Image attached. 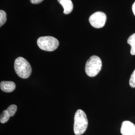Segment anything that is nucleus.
I'll return each mask as SVG.
<instances>
[{
    "instance_id": "f257e3e1",
    "label": "nucleus",
    "mask_w": 135,
    "mask_h": 135,
    "mask_svg": "<svg viewBox=\"0 0 135 135\" xmlns=\"http://www.w3.org/2000/svg\"><path fill=\"white\" fill-rule=\"evenodd\" d=\"M88 125L87 115L82 110H78L74 117V132L76 135H81L86 131Z\"/></svg>"
},
{
    "instance_id": "f03ea898",
    "label": "nucleus",
    "mask_w": 135,
    "mask_h": 135,
    "mask_svg": "<svg viewBox=\"0 0 135 135\" xmlns=\"http://www.w3.org/2000/svg\"><path fill=\"white\" fill-rule=\"evenodd\" d=\"M14 69L17 75L22 79L28 78L32 73V68L30 63L23 57H18L16 59Z\"/></svg>"
},
{
    "instance_id": "7ed1b4c3",
    "label": "nucleus",
    "mask_w": 135,
    "mask_h": 135,
    "mask_svg": "<svg viewBox=\"0 0 135 135\" xmlns=\"http://www.w3.org/2000/svg\"><path fill=\"white\" fill-rule=\"evenodd\" d=\"M102 67L101 60L97 56H92L87 61L85 66V72L89 77H93L100 72Z\"/></svg>"
},
{
    "instance_id": "20e7f679",
    "label": "nucleus",
    "mask_w": 135,
    "mask_h": 135,
    "mask_svg": "<svg viewBox=\"0 0 135 135\" xmlns=\"http://www.w3.org/2000/svg\"><path fill=\"white\" fill-rule=\"evenodd\" d=\"M37 45L42 50L52 52L58 48L59 42L57 39L53 37L45 36L38 39Z\"/></svg>"
},
{
    "instance_id": "39448f33",
    "label": "nucleus",
    "mask_w": 135,
    "mask_h": 135,
    "mask_svg": "<svg viewBox=\"0 0 135 135\" xmlns=\"http://www.w3.org/2000/svg\"><path fill=\"white\" fill-rule=\"evenodd\" d=\"M106 15L102 12H97L89 18V22L95 28H103L106 24Z\"/></svg>"
},
{
    "instance_id": "423d86ee",
    "label": "nucleus",
    "mask_w": 135,
    "mask_h": 135,
    "mask_svg": "<svg viewBox=\"0 0 135 135\" xmlns=\"http://www.w3.org/2000/svg\"><path fill=\"white\" fill-rule=\"evenodd\" d=\"M122 135H135V125L130 121H124L121 126Z\"/></svg>"
},
{
    "instance_id": "0eeeda50",
    "label": "nucleus",
    "mask_w": 135,
    "mask_h": 135,
    "mask_svg": "<svg viewBox=\"0 0 135 135\" xmlns=\"http://www.w3.org/2000/svg\"><path fill=\"white\" fill-rule=\"evenodd\" d=\"M58 2L62 6L65 14H69L72 12L73 4L71 0H58Z\"/></svg>"
},
{
    "instance_id": "6e6552de",
    "label": "nucleus",
    "mask_w": 135,
    "mask_h": 135,
    "mask_svg": "<svg viewBox=\"0 0 135 135\" xmlns=\"http://www.w3.org/2000/svg\"><path fill=\"white\" fill-rule=\"evenodd\" d=\"M1 89L3 92L11 93L14 91L16 88L14 83L11 81H2L0 84Z\"/></svg>"
},
{
    "instance_id": "1a4fd4ad",
    "label": "nucleus",
    "mask_w": 135,
    "mask_h": 135,
    "mask_svg": "<svg viewBox=\"0 0 135 135\" xmlns=\"http://www.w3.org/2000/svg\"><path fill=\"white\" fill-rule=\"evenodd\" d=\"M127 42L131 47V54L132 55H135V33L132 34L129 37Z\"/></svg>"
},
{
    "instance_id": "9d476101",
    "label": "nucleus",
    "mask_w": 135,
    "mask_h": 135,
    "mask_svg": "<svg viewBox=\"0 0 135 135\" xmlns=\"http://www.w3.org/2000/svg\"><path fill=\"white\" fill-rule=\"evenodd\" d=\"M10 116L7 110H5L2 112L0 117V122L1 123H5L7 122L10 119Z\"/></svg>"
},
{
    "instance_id": "9b49d317",
    "label": "nucleus",
    "mask_w": 135,
    "mask_h": 135,
    "mask_svg": "<svg viewBox=\"0 0 135 135\" xmlns=\"http://www.w3.org/2000/svg\"><path fill=\"white\" fill-rule=\"evenodd\" d=\"M6 110L10 115V117H13L14 116L16 111L17 110V107L15 105H12L9 107Z\"/></svg>"
},
{
    "instance_id": "f8f14e48",
    "label": "nucleus",
    "mask_w": 135,
    "mask_h": 135,
    "mask_svg": "<svg viewBox=\"0 0 135 135\" xmlns=\"http://www.w3.org/2000/svg\"><path fill=\"white\" fill-rule=\"evenodd\" d=\"M7 21V14L4 11H0V26L2 27Z\"/></svg>"
},
{
    "instance_id": "ddd939ff",
    "label": "nucleus",
    "mask_w": 135,
    "mask_h": 135,
    "mask_svg": "<svg viewBox=\"0 0 135 135\" xmlns=\"http://www.w3.org/2000/svg\"><path fill=\"white\" fill-rule=\"evenodd\" d=\"M129 84L132 88H135V69L131 76Z\"/></svg>"
},
{
    "instance_id": "4468645a",
    "label": "nucleus",
    "mask_w": 135,
    "mask_h": 135,
    "mask_svg": "<svg viewBox=\"0 0 135 135\" xmlns=\"http://www.w3.org/2000/svg\"><path fill=\"white\" fill-rule=\"evenodd\" d=\"M44 0H30L31 2L33 4H38L42 2Z\"/></svg>"
},
{
    "instance_id": "2eb2a0df",
    "label": "nucleus",
    "mask_w": 135,
    "mask_h": 135,
    "mask_svg": "<svg viewBox=\"0 0 135 135\" xmlns=\"http://www.w3.org/2000/svg\"><path fill=\"white\" fill-rule=\"evenodd\" d=\"M132 10H133V12L134 14L135 15V2L133 4V6H132Z\"/></svg>"
}]
</instances>
